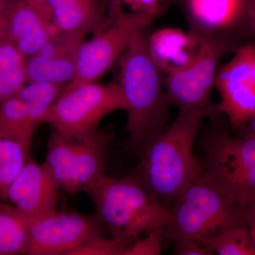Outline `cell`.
Returning <instances> with one entry per match:
<instances>
[{
	"mask_svg": "<svg viewBox=\"0 0 255 255\" xmlns=\"http://www.w3.org/2000/svg\"><path fill=\"white\" fill-rule=\"evenodd\" d=\"M164 228H158L147 233V236L139 238L126 247L121 255H159L162 254Z\"/></svg>",
	"mask_w": 255,
	"mask_h": 255,
	"instance_id": "484cf974",
	"label": "cell"
},
{
	"mask_svg": "<svg viewBox=\"0 0 255 255\" xmlns=\"http://www.w3.org/2000/svg\"><path fill=\"white\" fill-rule=\"evenodd\" d=\"M201 243L219 255H255V244L246 224L235 226Z\"/></svg>",
	"mask_w": 255,
	"mask_h": 255,
	"instance_id": "cb8c5ba5",
	"label": "cell"
},
{
	"mask_svg": "<svg viewBox=\"0 0 255 255\" xmlns=\"http://www.w3.org/2000/svg\"><path fill=\"white\" fill-rule=\"evenodd\" d=\"M60 190L44 164L29 157L8 189L6 202L32 222L58 211Z\"/></svg>",
	"mask_w": 255,
	"mask_h": 255,
	"instance_id": "8fae6325",
	"label": "cell"
},
{
	"mask_svg": "<svg viewBox=\"0 0 255 255\" xmlns=\"http://www.w3.org/2000/svg\"><path fill=\"white\" fill-rule=\"evenodd\" d=\"M105 1V4H107V6H108V4H110V2L112 0H104Z\"/></svg>",
	"mask_w": 255,
	"mask_h": 255,
	"instance_id": "d6a6232c",
	"label": "cell"
},
{
	"mask_svg": "<svg viewBox=\"0 0 255 255\" xmlns=\"http://www.w3.org/2000/svg\"><path fill=\"white\" fill-rule=\"evenodd\" d=\"M37 128L26 105L17 96L0 104V135L31 146Z\"/></svg>",
	"mask_w": 255,
	"mask_h": 255,
	"instance_id": "ffe728a7",
	"label": "cell"
},
{
	"mask_svg": "<svg viewBox=\"0 0 255 255\" xmlns=\"http://www.w3.org/2000/svg\"><path fill=\"white\" fill-rule=\"evenodd\" d=\"M73 137L51 129L43 164L58 183L60 190L68 193L70 181Z\"/></svg>",
	"mask_w": 255,
	"mask_h": 255,
	"instance_id": "7402d4cb",
	"label": "cell"
},
{
	"mask_svg": "<svg viewBox=\"0 0 255 255\" xmlns=\"http://www.w3.org/2000/svg\"><path fill=\"white\" fill-rule=\"evenodd\" d=\"M241 31L248 39L255 40V0H244Z\"/></svg>",
	"mask_w": 255,
	"mask_h": 255,
	"instance_id": "f1b7e54d",
	"label": "cell"
},
{
	"mask_svg": "<svg viewBox=\"0 0 255 255\" xmlns=\"http://www.w3.org/2000/svg\"><path fill=\"white\" fill-rule=\"evenodd\" d=\"M83 191L111 237L129 245L144 233L172 225L170 210L130 176L119 179L105 174Z\"/></svg>",
	"mask_w": 255,
	"mask_h": 255,
	"instance_id": "3957f363",
	"label": "cell"
},
{
	"mask_svg": "<svg viewBox=\"0 0 255 255\" xmlns=\"http://www.w3.org/2000/svg\"><path fill=\"white\" fill-rule=\"evenodd\" d=\"M26 60L12 42H0V104L16 96L27 83Z\"/></svg>",
	"mask_w": 255,
	"mask_h": 255,
	"instance_id": "d6986e66",
	"label": "cell"
},
{
	"mask_svg": "<svg viewBox=\"0 0 255 255\" xmlns=\"http://www.w3.org/2000/svg\"><path fill=\"white\" fill-rule=\"evenodd\" d=\"M148 31L141 33L119 61L118 82L127 103L129 145L140 153L167 127L169 105L165 75L147 47Z\"/></svg>",
	"mask_w": 255,
	"mask_h": 255,
	"instance_id": "7a4b0ae2",
	"label": "cell"
},
{
	"mask_svg": "<svg viewBox=\"0 0 255 255\" xmlns=\"http://www.w3.org/2000/svg\"><path fill=\"white\" fill-rule=\"evenodd\" d=\"M97 214L57 211L30 224L27 255H70L79 247L104 236V226Z\"/></svg>",
	"mask_w": 255,
	"mask_h": 255,
	"instance_id": "30bf717a",
	"label": "cell"
},
{
	"mask_svg": "<svg viewBox=\"0 0 255 255\" xmlns=\"http://www.w3.org/2000/svg\"><path fill=\"white\" fill-rule=\"evenodd\" d=\"M240 130L243 132L241 135H251L255 136V117Z\"/></svg>",
	"mask_w": 255,
	"mask_h": 255,
	"instance_id": "1f68e13d",
	"label": "cell"
},
{
	"mask_svg": "<svg viewBox=\"0 0 255 255\" xmlns=\"http://www.w3.org/2000/svg\"><path fill=\"white\" fill-rule=\"evenodd\" d=\"M243 209L245 223L255 244V201L245 206Z\"/></svg>",
	"mask_w": 255,
	"mask_h": 255,
	"instance_id": "4dcf8cb0",
	"label": "cell"
},
{
	"mask_svg": "<svg viewBox=\"0 0 255 255\" xmlns=\"http://www.w3.org/2000/svg\"><path fill=\"white\" fill-rule=\"evenodd\" d=\"M30 224L14 206L0 202V255H27Z\"/></svg>",
	"mask_w": 255,
	"mask_h": 255,
	"instance_id": "ac0fdd59",
	"label": "cell"
},
{
	"mask_svg": "<svg viewBox=\"0 0 255 255\" xmlns=\"http://www.w3.org/2000/svg\"><path fill=\"white\" fill-rule=\"evenodd\" d=\"M107 8L106 22L80 45L75 77L69 84L97 81L119 63L132 42L158 18L125 11L118 0H112Z\"/></svg>",
	"mask_w": 255,
	"mask_h": 255,
	"instance_id": "8992f818",
	"label": "cell"
},
{
	"mask_svg": "<svg viewBox=\"0 0 255 255\" xmlns=\"http://www.w3.org/2000/svg\"><path fill=\"white\" fill-rule=\"evenodd\" d=\"M128 243L105 236H97L77 248L70 255H121Z\"/></svg>",
	"mask_w": 255,
	"mask_h": 255,
	"instance_id": "d4e9b609",
	"label": "cell"
},
{
	"mask_svg": "<svg viewBox=\"0 0 255 255\" xmlns=\"http://www.w3.org/2000/svg\"><path fill=\"white\" fill-rule=\"evenodd\" d=\"M126 110L127 103L117 81L68 84L52 107L46 124L63 135L76 136L99 128L110 114Z\"/></svg>",
	"mask_w": 255,
	"mask_h": 255,
	"instance_id": "52a82bcc",
	"label": "cell"
},
{
	"mask_svg": "<svg viewBox=\"0 0 255 255\" xmlns=\"http://www.w3.org/2000/svg\"><path fill=\"white\" fill-rule=\"evenodd\" d=\"M72 137L73 150L68 193L76 194L106 174L107 152L114 134L97 128Z\"/></svg>",
	"mask_w": 255,
	"mask_h": 255,
	"instance_id": "9a60e30c",
	"label": "cell"
},
{
	"mask_svg": "<svg viewBox=\"0 0 255 255\" xmlns=\"http://www.w3.org/2000/svg\"><path fill=\"white\" fill-rule=\"evenodd\" d=\"M182 1L190 28L209 34L241 32L244 0H182Z\"/></svg>",
	"mask_w": 255,
	"mask_h": 255,
	"instance_id": "e0dca14e",
	"label": "cell"
},
{
	"mask_svg": "<svg viewBox=\"0 0 255 255\" xmlns=\"http://www.w3.org/2000/svg\"><path fill=\"white\" fill-rule=\"evenodd\" d=\"M201 34L202 46L196 59L184 70L165 76L164 88L170 106L179 110L204 111L211 117L219 113L211 93L221 60L248 39L240 31Z\"/></svg>",
	"mask_w": 255,
	"mask_h": 255,
	"instance_id": "5b68a950",
	"label": "cell"
},
{
	"mask_svg": "<svg viewBox=\"0 0 255 255\" xmlns=\"http://www.w3.org/2000/svg\"><path fill=\"white\" fill-rule=\"evenodd\" d=\"M65 86L46 82H28L16 95L24 102L37 127L46 123L55 102Z\"/></svg>",
	"mask_w": 255,
	"mask_h": 255,
	"instance_id": "44dd1931",
	"label": "cell"
},
{
	"mask_svg": "<svg viewBox=\"0 0 255 255\" xmlns=\"http://www.w3.org/2000/svg\"><path fill=\"white\" fill-rule=\"evenodd\" d=\"M57 31L42 0L13 1L6 39L12 42L26 58L36 54Z\"/></svg>",
	"mask_w": 255,
	"mask_h": 255,
	"instance_id": "4fadbf2b",
	"label": "cell"
},
{
	"mask_svg": "<svg viewBox=\"0 0 255 255\" xmlns=\"http://www.w3.org/2000/svg\"><path fill=\"white\" fill-rule=\"evenodd\" d=\"M85 38L57 31L36 54L26 60L28 82L68 85L75 77L79 48Z\"/></svg>",
	"mask_w": 255,
	"mask_h": 255,
	"instance_id": "7c38bea8",
	"label": "cell"
},
{
	"mask_svg": "<svg viewBox=\"0 0 255 255\" xmlns=\"http://www.w3.org/2000/svg\"><path fill=\"white\" fill-rule=\"evenodd\" d=\"M14 0H0V42L6 39L8 20Z\"/></svg>",
	"mask_w": 255,
	"mask_h": 255,
	"instance_id": "f546056e",
	"label": "cell"
},
{
	"mask_svg": "<svg viewBox=\"0 0 255 255\" xmlns=\"http://www.w3.org/2000/svg\"><path fill=\"white\" fill-rule=\"evenodd\" d=\"M228 63L220 65L215 88L221 102L217 111L227 117L233 130H240L255 117V43L238 47Z\"/></svg>",
	"mask_w": 255,
	"mask_h": 255,
	"instance_id": "9c48e42d",
	"label": "cell"
},
{
	"mask_svg": "<svg viewBox=\"0 0 255 255\" xmlns=\"http://www.w3.org/2000/svg\"><path fill=\"white\" fill-rule=\"evenodd\" d=\"M204 170L238 205L255 201V136L211 134L204 143Z\"/></svg>",
	"mask_w": 255,
	"mask_h": 255,
	"instance_id": "ba28073f",
	"label": "cell"
},
{
	"mask_svg": "<svg viewBox=\"0 0 255 255\" xmlns=\"http://www.w3.org/2000/svg\"><path fill=\"white\" fill-rule=\"evenodd\" d=\"M129 11L152 15L157 18L164 14L170 5V0H118Z\"/></svg>",
	"mask_w": 255,
	"mask_h": 255,
	"instance_id": "83f0119b",
	"label": "cell"
},
{
	"mask_svg": "<svg viewBox=\"0 0 255 255\" xmlns=\"http://www.w3.org/2000/svg\"><path fill=\"white\" fill-rule=\"evenodd\" d=\"M30 146L0 135V202L6 201L11 183L29 158Z\"/></svg>",
	"mask_w": 255,
	"mask_h": 255,
	"instance_id": "603a6c76",
	"label": "cell"
},
{
	"mask_svg": "<svg viewBox=\"0 0 255 255\" xmlns=\"http://www.w3.org/2000/svg\"><path fill=\"white\" fill-rule=\"evenodd\" d=\"M207 112L179 110L177 118L140 152L130 177L170 210L177 196L202 171L194 142Z\"/></svg>",
	"mask_w": 255,
	"mask_h": 255,
	"instance_id": "6da1fadb",
	"label": "cell"
},
{
	"mask_svg": "<svg viewBox=\"0 0 255 255\" xmlns=\"http://www.w3.org/2000/svg\"><path fill=\"white\" fill-rule=\"evenodd\" d=\"M202 40L201 32L194 28L184 31L164 27L147 33V47L154 63L167 76L187 68L196 59Z\"/></svg>",
	"mask_w": 255,
	"mask_h": 255,
	"instance_id": "5bb4252c",
	"label": "cell"
},
{
	"mask_svg": "<svg viewBox=\"0 0 255 255\" xmlns=\"http://www.w3.org/2000/svg\"><path fill=\"white\" fill-rule=\"evenodd\" d=\"M170 231L201 241L246 224L243 209L202 171L174 200Z\"/></svg>",
	"mask_w": 255,
	"mask_h": 255,
	"instance_id": "277c9868",
	"label": "cell"
},
{
	"mask_svg": "<svg viewBox=\"0 0 255 255\" xmlns=\"http://www.w3.org/2000/svg\"><path fill=\"white\" fill-rule=\"evenodd\" d=\"M49 11L55 29L87 36L108 18L104 0H42Z\"/></svg>",
	"mask_w": 255,
	"mask_h": 255,
	"instance_id": "2e32d148",
	"label": "cell"
},
{
	"mask_svg": "<svg viewBox=\"0 0 255 255\" xmlns=\"http://www.w3.org/2000/svg\"><path fill=\"white\" fill-rule=\"evenodd\" d=\"M168 237L174 244V254L177 255H214L201 241L174 233L164 228V238Z\"/></svg>",
	"mask_w": 255,
	"mask_h": 255,
	"instance_id": "4316f807",
	"label": "cell"
}]
</instances>
